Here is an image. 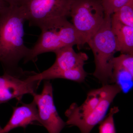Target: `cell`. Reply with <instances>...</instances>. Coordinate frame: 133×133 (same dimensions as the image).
Wrapping results in <instances>:
<instances>
[{"label":"cell","mask_w":133,"mask_h":133,"mask_svg":"<svg viewBox=\"0 0 133 133\" xmlns=\"http://www.w3.org/2000/svg\"><path fill=\"white\" fill-rule=\"evenodd\" d=\"M26 21L23 11L18 5H8L0 13V63L4 72H25L19 64L30 51L23 41Z\"/></svg>","instance_id":"cell-1"},{"label":"cell","mask_w":133,"mask_h":133,"mask_svg":"<svg viewBox=\"0 0 133 133\" xmlns=\"http://www.w3.org/2000/svg\"><path fill=\"white\" fill-rule=\"evenodd\" d=\"M116 84L102 85L88 93L80 105L72 103L65 111L66 125L77 127L81 133H90L93 128L104 119L110 105L121 92Z\"/></svg>","instance_id":"cell-2"},{"label":"cell","mask_w":133,"mask_h":133,"mask_svg":"<svg viewBox=\"0 0 133 133\" xmlns=\"http://www.w3.org/2000/svg\"><path fill=\"white\" fill-rule=\"evenodd\" d=\"M39 28L41 35L35 45L30 49L24 63L36 61L38 55L43 53L55 52L67 46L80 47L84 44L72 23L66 17L51 19Z\"/></svg>","instance_id":"cell-3"},{"label":"cell","mask_w":133,"mask_h":133,"mask_svg":"<svg viewBox=\"0 0 133 133\" xmlns=\"http://www.w3.org/2000/svg\"><path fill=\"white\" fill-rule=\"evenodd\" d=\"M87 43L94 56L95 68L93 75L102 85L112 84L114 55L117 51L111 28V16L105 15L102 26Z\"/></svg>","instance_id":"cell-4"},{"label":"cell","mask_w":133,"mask_h":133,"mask_svg":"<svg viewBox=\"0 0 133 133\" xmlns=\"http://www.w3.org/2000/svg\"><path fill=\"white\" fill-rule=\"evenodd\" d=\"M70 16L72 25L85 44L104 21V11L101 0H75Z\"/></svg>","instance_id":"cell-5"},{"label":"cell","mask_w":133,"mask_h":133,"mask_svg":"<svg viewBox=\"0 0 133 133\" xmlns=\"http://www.w3.org/2000/svg\"><path fill=\"white\" fill-rule=\"evenodd\" d=\"M75 0H19L18 6L23 11L30 26L39 27L51 19L70 16Z\"/></svg>","instance_id":"cell-6"},{"label":"cell","mask_w":133,"mask_h":133,"mask_svg":"<svg viewBox=\"0 0 133 133\" xmlns=\"http://www.w3.org/2000/svg\"><path fill=\"white\" fill-rule=\"evenodd\" d=\"M34 73L29 71L21 74L4 72L0 76V104L14 98L21 101L24 95L37 93L41 81L30 79V77Z\"/></svg>","instance_id":"cell-7"},{"label":"cell","mask_w":133,"mask_h":133,"mask_svg":"<svg viewBox=\"0 0 133 133\" xmlns=\"http://www.w3.org/2000/svg\"><path fill=\"white\" fill-rule=\"evenodd\" d=\"M37 109L40 124L49 133H60L66 124L59 116L53 99V88L49 80H45L41 94L32 95Z\"/></svg>","instance_id":"cell-8"},{"label":"cell","mask_w":133,"mask_h":133,"mask_svg":"<svg viewBox=\"0 0 133 133\" xmlns=\"http://www.w3.org/2000/svg\"><path fill=\"white\" fill-rule=\"evenodd\" d=\"M35 122L40 124L37 106L33 100L29 104L23 103L20 106L13 107L12 116L3 128V131L4 133H8L17 128H26Z\"/></svg>","instance_id":"cell-9"},{"label":"cell","mask_w":133,"mask_h":133,"mask_svg":"<svg viewBox=\"0 0 133 133\" xmlns=\"http://www.w3.org/2000/svg\"><path fill=\"white\" fill-rule=\"evenodd\" d=\"M56 59L55 63L46 71L52 72L66 70L83 68L88 60V56L84 52L77 53L73 46H67L55 51Z\"/></svg>","instance_id":"cell-10"},{"label":"cell","mask_w":133,"mask_h":133,"mask_svg":"<svg viewBox=\"0 0 133 133\" xmlns=\"http://www.w3.org/2000/svg\"><path fill=\"white\" fill-rule=\"evenodd\" d=\"M111 28L115 38L116 51L133 55V27L111 19Z\"/></svg>","instance_id":"cell-11"},{"label":"cell","mask_w":133,"mask_h":133,"mask_svg":"<svg viewBox=\"0 0 133 133\" xmlns=\"http://www.w3.org/2000/svg\"><path fill=\"white\" fill-rule=\"evenodd\" d=\"M87 73L83 68L58 71L49 72L44 71L40 73L35 72L30 77L33 81L49 80L56 78H62L78 83L84 82Z\"/></svg>","instance_id":"cell-12"},{"label":"cell","mask_w":133,"mask_h":133,"mask_svg":"<svg viewBox=\"0 0 133 133\" xmlns=\"http://www.w3.org/2000/svg\"><path fill=\"white\" fill-rule=\"evenodd\" d=\"M111 19L124 25L133 27V0H129L113 13Z\"/></svg>","instance_id":"cell-13"},{"label":"cell","mask_w":133,"mask_h":133,"mask_svg":"<svg viewBox=\"0 0 133 133\" xmlns=\"http://www.w3.org/2000/svg\"><path fill=\"white\" fill-rule=\"evenodd\" d=\"M119 111L118 107L111 108L108 115L99 123V133H116L114 117Z\"/></svg>","instance_id":"cell-14"},{"label":"cell","mask_w":133,"mask_h":133,"mask_svg":"<svg viewBox=\"0 0 133 133\" xmlns=\"http://www.w3.org/2000/svg\"><path fill=\"white\" fill-rule=\"evenodd\" d=\"M129 0H101L105 15L110 16Z\"/></svg>","instance_id":"cell-15"},{"label":"cell","mask_w":133,"mask_h":133,"mask_svg":"<svg viewBox=\"0 0 133 133\" xmlns=\"http://www.w3.org/2000/svg\"><path fill=\"white\" fill-rule=\"evenodd\" d=\"M9 5H17L19 0H4Z\"/></svg>","instance_id":"cell-16"},{"label":"cell","mask_w":133,"mask_h":133,"mask_svg":"<svg viewBox=\"0 0 133 133\" xmlns=\"http://www.w3.org/2000/svg\"><path fill=\"white\" fill-rule=\"evenodd\" d=\"M8 5L4 0H0V13Z\"/></svg>","instance_id":"cell-17"},{"label":"cell","mask_w":133,"mask_h":133,"mask_svg":"<svg viewBox=\"0 0 133 133\" xmlns=\"http://www.w3.org/2000/svg\"><path fill=\"white\" fill-rule=\"evenodd\" d=\"M0 133H4L3 131V128H2L0 126Z\"/></svg>","instance_id":"cell-18"}]
</instances>
